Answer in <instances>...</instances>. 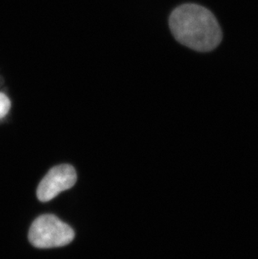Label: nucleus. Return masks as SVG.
<instances>
[{"label": "nucleus", "mask_w": 258, "mask_h": 259, "mask_svg": "<svg viewBox=\"0 0 258 259\" xmlns=\"http://www.w3.org/2000/svg\"><path fill=\"white\" fill-rule=\"evenodd\" d=\"M168 24L176 40L196 52H210L222 42V29L217 18L200 5L179 6L171 13Z\"/></svg>", "instance_id": "obj_1"}, {"label": "nucleus", "mask_w": 258, "mask_h": 259, "mask_svg": "<svg viewBox=\"0 0 258 259\" xmlns=\"http://www.w3.org/2000/svg\"><path fill=\"white\" fill-rule=\"evenodd\" d=\"M76 172L70 164H61L50 169L37 188V197L42 202L55 198L61 191L71 189L76 182Z\"/></svg>", "instance_id": "obj_3"}, {"label": "nucleus", "mask_w": 258, "mask_h": 259, "mask_svg": "<svg viewBox=\"0 0 258 259\" xmlns=\"http://www.w3.org/2000/svg\"><path fill=\"white\" fill-rule=\"evenodd\" d=\"M11 108L10 98L5 93H0V119L6 117Z\"/></svg>", "instance_id": "obj_4"}, {"label": "nucleus", "mask_w": 258, "mask_h": 259, "mask_svg": "<svg viewBox=\"0 0 258 259\" xmlns=\"http://www.w3.org/2000/svg\"><path fill=\"white\" fill-rule=\"evenodd\" d=\"M3 84V78L2 77H1V76H0V86H1V85H2Z\"/></svg>", "instance_id": "obj_5"}, {"label": "nucleus", "mask_w": 258, "mask_h": 259, "mask_svg": "<svg viewBox=\"0 0 258 259\" xmlns=\"http://www.w3.org/2000/svg\"><path fill=\"white\" fill-rule=\"evenodd\" d=\"M73 229L56 215L45 214L36 218L29 231V240L37 248L63 247L72 242Z\"/></svg>", "instance_id": "obj_2"}]
</instances>
